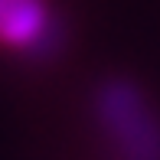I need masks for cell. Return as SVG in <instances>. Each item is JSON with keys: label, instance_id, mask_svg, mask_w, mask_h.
Wrapping results in <instances>:
<instances>
[{"label": "cell", "instance_id": "1", "mask_svg": "<svg viewBox=\"0 0 160 160\" xmlns=\"http://www.w3.org/2000/svg\"><path fill=\"white\" fill-rule=\"evenodd\" d=\"M98 111L128 160H160V124L137 88L124 82L108 85L98 95Z\"/></svg>", "mask_w": 160, "mask_h": 160}, {"label": "cell", "instance_id": "2", "mask_svg": "<svg viewBox=\"0 0 160 160\" xmlns=\"http://www.w3.org/2000/svg\"><path fill=\"white\" fill-rule=\"evenodd\" d=\"M49 33V10L42 0H0V46L33 49Z\"/></svg>", "mask_w": 160, "mask_h": 160}]
</instances>
